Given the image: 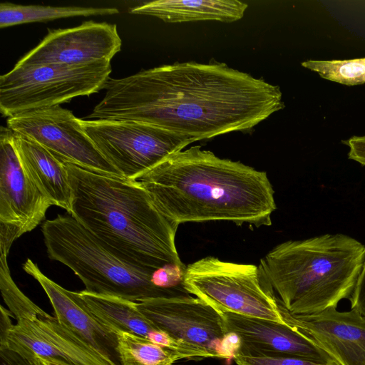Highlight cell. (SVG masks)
<instances>
[{"label": "cell", "mask_w": 365, "mask_h": 365, "mask_svg": "<svg viewBox=\"0 0 365 365\" xmlns=\"http://www.w3.org/2000/svg\"><path fill=\"white\" fill-rule=\"evenodd\" d=\"M14 132L0 129V222L16 226L21 234L36 227L50 201L24 170L14 143Z\"/></svg>", "instance_id": "14"}, {"label": "cell", "mask_w": 365, "mask_h": 365, "mask_svg": "<svg viewBox=\"0 0 365 365\" xmlns=\"http://www.w3.org/2000/svg\"><path fill=\"white\" fill-rule=\"evenodd\" d=\"M78 294L98 321L117 334L130 333L154 343L161 332L138 309L134 302L91 294L85 290Z\"/></svg>", "instance_id": "19"}, {"label": "cell", "mask_w": 365, "mask_h": 365, "mask_svg": "<svg viewBox=\"0 0 365 365\" xmlns=\"http://www.w3.org/2000/svg\"><path fill=\"white\" fill-rule=\"evenodd\" d=\"M117 336L120 365H173L183 359L177 350L143 336L127 332H120Z\"/></svg>", "instance_id": "21"}, {"label": "cell", "mask_w": 365, "mask_h": 365, "mask_svg": "<svg viewBox=\"0 0 365 365\" xmlns=\"http://www.w3.org/2000/svg\"><path fill=\"white\" fill-rule=\"evenodd\" d=\"M13 132L39 143L64 162L101 173L121 176L83 131L80 118L60 106L23 112L8 118Z\"/></svg>", "instance_id": "10"}, {"label": "cell", "mask_w": 365, "mask_h": 365, "mask_svg": "<svg viewBox=\"0 0 365 365\" xmlns=\"http://www.w3.org/2000/svg\"><path fill=\"white\" fill-rule=\"evenodd\" d=\"M23 269L42 287L53 308L55 317L62 324L116 365H120L117 334L98 321L78 292L67 290L54 282L30 259L24 262Z\"/></svg>", "instance_id": "16"}, {"label": "cell", "mask_w": 365, "mask_h": 365, "mask_svg": "<svg viewBox=\"0 0 365 365\" xmlns=\"http://www.w3.org/2000/svg\"><path fill=\"white\" fill-rule=\"evenodd\" d=\"M111 71L110 62L14 66L0 77L1 113L9 118L98 93Z\"/></svg>", "instance_id": "6"}, {"label": "cell", "mask_w": 365, "mask_h": 365, "mask_svg": "<svg viewBox=\"0 0 365 365\" xmlns=\"http://www.w3.org/2000/svg\"><path fill=\"white\" fill-rule=\"evenodd\" d=\"M13 138L29 177L52 205L70 213L73 193L66 163L27 137L14 132Z\"/></svg>", "instance_id": "17"}, {"label": "cell", "mask_w": 365, "mask_h": 365, "mask_svg": "<svg viewBox=\"0 0 365 365\" xmlns=\"http://www.w3.org/2000/svg\"><path fill=\"white\" fill-rule=\"evenodd\" d=\"M170 220L272 225L277 206L265 172L195 145L175 153L135 179Z\"/></svg>", "instance_id": "2"}, {"label": "cell", "mask_w": 365, "mask_h": 365, "mask_svg": "<svg viewBox=\"0 0 365 365\" xmlns=\"http://www.w3.org/2000/svg\"><path fill=\"white\" fill-rule=\"evenodd\" d=\"M342 143L349 147L348 158L365 166V135H354Z\"/></svg>", "instance_id": "26"}, {"label": "cell", "mask_w": 365, "mask_h": 365, "mask_svg": "<svg viewBox=\"0 0 365 365\" xmlns=\"http://www.w3.org/2000/svg\"><path fill=\"white\" fill-rule=\"evenodd\" d=\"M80 122L104 158L130 180H135L195 142L187 136L140 121L80 119Z\"/></svg>", "instance_id": "9"}, {"label": "cell", "mask_w": 365, "mask_h": 365, "mask_svg": "<svg viewBox=\"0 0 365 365\" xmlns=\"http://www.w3.org/2000/svg\"><path fill=\"white\" fill-rule=\"evenodd\" d=\"M229 333L235 335L242 355H293L335 365L327 354L296 328L274 321L224 313Z\"/></svg>", "instance_id": "15"}, {"label": "cell", "mask_w": 365, "mask_h": 365, "mask_svg": "<svg viewBox=\"0 0 365 365\" xmlns=\"http://www.w3.org/2000/svg\"><path fill=\"white\" fill-rule=\"evenodd\" d=\"M183 287L222 314L285 323L258 266L206 257L187 266Z\"/></svg>", "instance_id": "7"}, {"label": "cell", "mask_w": 365, "mask_h": 365, "mask_svg": "<svg viewBox=\"0 0 365 365\" xmlns=\"http://www.w3.org/2000/svg\"><path fill=\"white\" fill-rule=\"evenodd\" d=\"M302 66L322 78L346 86L365 83V58L349 60H307Z\"/></svg>", "instance_id": "23"}, {"label": "cell", "mask_w": 365, "mask_h": 365, "mask_svg": "<svg viewBox=\"0 0 365 365\" xmlns=\"http://www.w3.org/2000/svg\"><path fill=\"white\" fill-rule=\"evenodd\" d=\"M247 7L237 0H158L133 7L129 12L155 16L167 23L208 20L231 23L241 19Z\"/></svg>", "instance_id": "18"}, {"label": "cell", "mask_w": 365, "mask_h": 365, "mask_svg": "<svg viewBox=\"0 0 365 365\" xmlns=\"http://www.w3.org/2000/svg\"><path fill=\"white\" fill-rule=\"evenodd\" d=\"M86 119L140 121L194 141L247 131L284 108L278 86L225 63H174L109 78Z\"/></svg>", "instance_id": "1"}, {"label": "cell", "mask_w": 365, "mask_h": 365, "mask_svg": "<svg viewBox=\"0 0 365 365\" xmlns=\"http://www.w3.org/2000/svg\"><path fill=\"white\" fill-rule=\"evenodd\" d=\"M278 304L284 322L310 338L335 365H365V317L358 312L331 307L297 315Z\"/></svg>", "instance_id": "12"}, {"label": "cell", "mask_w": 365, "mask_h": 365, "mask_svg": "<svg viewBox=\"0 0 365 365\" xmlns=\"http://www.w3.org/2000/svg\"><path fill=\"white\" fill-rule=\"evenodd\" d=\"M9 246L0 245V288L3 299L16 321L47 314L29 299L13 281L7 264Z\"/></svg>", "instance_id": "22"}, {"label": "cell", "mask_w": 365, "mask_h": 365, "mask_svg": "<svg viewBox=\"0 0 365 365\" xmlns=\"http://www.w3.org/2000/svg\"><path fill=\"white\" fill-rule=\"evenodd\" d=\"M39 358V357H38ZM43 365H71L62 360L39 358Z\"/></svg>", "instance_id": "29"}, {"label": "cell", "mask_w": 365, "mask_h": 365, "mask_svg": "<svg viewBox=\"0 0 365 365\" xmlns=\"http://www.w3.org/2000/svg\"><path fill=\"white\" fill-rule=\"evenodd\" d=\"M233 359L237 365H326L293 355H242L235 354Z\"/></svg>", "instance_id": "24"}, {"label": "cell", "mask_w": 365, "mask_h": 365, "mask_svg": "<svg viewBox=\"0 0 365 365\" xmlns=\"http://www.w3.org/2000/svg\"><path fill=\"white\" fill-rule=\"evenodd\" d=\"M365 263V246L344 234L279 244L260 260L261 276L292 314H312L350 299Z\"/></svg>", "instance_id": "4"}, {"label": "cell", "mask_w": 365, "mask_h": 365, "mask_svg": "<svg viewBox=\"0 0 365 365\" xmlns=\"http://www.w3.org/2000/svg\"><path fill=\"white\" fill-rule=\"evenodd\" d=\"M121 45L115 24L90 20L75 27L48 30L42 41L15 66L110 62Z\"/></svg>", "instance_id": "11"}, {"label": "cell", "mask_w": 365, "mask_h": 365, "mask_svg": "<svg viewBox=\"0 0 365 365\" xmlns=\"http://www.w3.org/2000/svg\"><path fill=\"white\" fill-rule=\"evenodd\" d=\"M12 314L3 306L0 308V346H4L7 341L8 335L14 327L11 317Z\"/></svg>", "instance_id": "28"}, {"label": "cell", "mask_w": 365, "mask_h": 365, "mask_svg": "<svg viewBox=\"0 0 365 365\" xmlns=\"http://www.w3.org/2000/svg\"><path fill=\"white\" fill-rule=\"evenodd\" d=\"M41 231L49 258L69 267L87 292L134 302L188 294L156 286L154 272L118 257L70 213L45 221Z\"/></svg>", "instance_id": "5"}, {"label": "cell", "mask_w": 365, "mask_h": 365, "mask_svg": "<svg viewBox=\"0 0 365 365\" xmlns=\"http://www.w3.org/2000/svg\"><path fill=\"white\" fill-rule=\"evenodd\" d=\"M138 309L179 345L184 359L234 358L239 342L223 314L190 294L135 302ZM234 336V335H233Z\"/></svg>", "instance_id": "8"}, {"label": "cell", "mask_w": 365, "mask_h": 365, "mask_svg": "<svg viewBox=\"0 0 365 365\" xmlns=\"http://www.w3.org/2000/svg\"><path fill=\"white\" fill-rule=\"evenodd\" d=\"M0 346L71 365H116L48 314L18 321Z\"/></svg>", "instance_id": "13"}, {"label": "cell", "mask_w": 365, "mask_h": 365, "mask_svg": "<svg viewBox=\"0 0 365 365\" xmlns=\"http://www.w3.org/2000/svg\"><path fill=\"white\" fill-rule=\"evenodd\" d=\"M349 300L351 309L358 312L365 317V263Z\"/></svg>", "instance_id": "27"}, {"label": "cell", "mask_w": 365, "mask_h": 365, "mask_svg": "<svg viewBox=\"0 0 365 365\" xmlns=\"http://www.w3.org/2000/svg\"><path fill=\"white\" fill-rule=\"evenodd\" d=\"M72 188L70 214L122 260L148 271L182 264L179 225L167 218L135 180L65 162Z\"/></svg>", "instance_id": "3"}, {"label": "cell", "mask_w": 365, "mask_h": 365, "mask_svg": "<svg viewBox=\"0 0 365 365\" xmlns=\"http://www.w3.org/2000/svg\"><path fill=\"white\" fill-rule=\"evenodd\" d=\"M0 365H43L40 359L9 346H0Z\"/></svg>", "instance_id": "25"}, {"label": "cell", "mask_w": 365, "mask_h": 365, "mask_svg": "<svg viewBox=\"0 0 365 365\" xmlns=\"http://www.w3.org/2000/svg\"><path fill=\"white\" fill-rule=\"evenodd\" d=\"M118 13V9L112 7L50 6L1 3L0 27L3 29L14 25L44 22L62 18L113 15Z\"/></svg>", "instance_id": "20"}]
</instances>
